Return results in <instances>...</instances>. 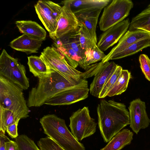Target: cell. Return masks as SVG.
I'll return each mask as SVG.
<instances>
[{"instance_id": "1f68e13d", "label": "cell", "mask_w": 150, "mask_h": 150, "mask_svg": "<svg viewBox=\"0 0 150 150\" xmlns=\"http://www.w3.org/2000/svg\"><path fill=\"white\" fill-rule=\"evenodd\" d=\"M140 67L145 78L150 81V59L146 54H142L139 56Z\"/></svg>"}, {"instance_id": "6da1fadb", "label": "cell", "mask_w": 150, "mask_h": 150, "mask_svg": "<svg viewBox=\"0 0 150 150\" xmlns=\"http://www.w3.org/2000/svg\"><path fill=\"white\" fill-rule=\"evenodd\" d=\"M38 79V85L29 92L27 102L28 107L40 106L52 96L67 89L88 86L86 79H73L52 69Z\"/></svg>"}, {"instance_id": "9a60e30c", "label": "cell", "mask_w": 150, "mask_h": 150, "mask_svg": "<svg viewBox=\"0 0 150 150\" xmlns=\"http://www.w3.org/2000/svg\"><path fill=\"white\" fill-rule=\"evenodd\" d=\"M95 64L92 74L94 77L90 85L89 91L92 95L98 98L106 80L118 65L113 62L103 63L101 61Z\"/></svg>"}, {"instance_id": "d4e9b609", "label": "cell", "mask_w": 150, "mask_h": 150, "mask_svg": "<svg viewBox=\"0 0 150 150\" xmlns=\"http://www.w3.org/2000/svg\"><path fill=\"white\" fill-rule=\"evenodd\" d=\"M106 55L96 45L92 48L85 51L84 58L79 66L85 70L92 64L102 61Z\"/></svg>"}, {"instance_id": "8fae6325", "label": "cell", "mask_w": 150, "mask_h": 150, "mask_svg": "<svg viewBox=\"0 0 150 150\" xmlns=\"http://www.w3.org/2000/svg\"><path fill=\"white\" fill-rule=\"evenodd\" d=\"M62 11L57 22L55 32L49 34L54 41L68 35L78 31L81 25L72 12L67 0L62 1Z\"/></svg>"}, {"instance_id": "cb8c5ba5", "label": "cell", "mask_w": 150, "mask_h": 150, "mask_svg": "<svg viewBox=\"0 0 150 150\" xmlns=\"http://www.w3.org/2000/svg\"><path fill=\"white\" fill-rule=\"evenodd\" d=\"M148 47H150V38L142 40L130 45L114 55L110 60L121 59L134 54Z\"/></svg>"}, {"instance_id": "836d02e7", "label": "cell", "mask_w": 150, "mask_h": 150, "mask_svg": "<svg viewBox=\"0 0 150 150\" xmlns=\"http://www.w3.org/2000/svg\"><path fill=\"white\" fill-rule=\"evenodd\" d=\"M10 140L5 134L0 131V150H6V142Z\"/></svg>"}, {"instance_id": "3957f363", "label": "cell", "mask_w": 150, "mask_h": 150, "mask_svg": "<svg viewBox=\"0 0 150 150\" xmlns=\"http://www.w3.org/2000/svg\"><path fill=\"white\" fill-rule=\"evenodd\" d=\"M40 122L44 134L65 150H86L83 144L78 141L69 130L64 119L49 114L41 118Z\"/></svg>"}, {"instance_id": "484cf974", "label": "cell", "mask_w": 150, "mask_h": 150, "mask_svg": "<svg viewBox=\"0 0 150 150\" xmlns=\"http://www.w3.org/2000/svg\"><path fill=\"white\" fill-rule=\"evenodd\" d=\"M150 23V4L145 9L132 18L128 30H134Z\"/></svg>"}, {"instance_id": "52a82bcc", "label": "cell", "mask_w": 150, "mask_h": 150, "mask_svg": "<svg viewBox=\"0 0 150 150\" xmlns=\"http://www.w3.org/2000/svg\"><path fill=\"white\" fill-rule=\"evenodd\" d=\"M53 45L70 66L76 68L81 65L85 51L80 46L79 31L56 40Z\"/></svg>"}, {"instance_id": "d590c367", "label": "cell", "mask_w": 150, "mask_h": 150, "mask_svg": "<svg viewBox=\"0 0 150 150\" xmlns=\"http://www.w3.org/2000/svg\"><path fill=\"white\" fill-rule=\"evenodd\" d=\"M138 29L142 30L150 33V23Z\"/></svg>"}, {"instance_id": "f546056e", "label": "cell", "mask_w": 150, "mask_h": 150, "mask_svg": "<svg viewBox=\"0 0 150 150\" xmlns=\"http://www.w3.org/2000/svg\"><path fill=\"white\" fill-rule=\"evenodd\" d=\"M40 150H65L50 137L47 136L40 138L37 142Z\"/></svg>"}, {"instance_id": "8992f818", "label": "cell", "mask_w": 150, "mask_h": 150, "mask_svg": "<svg viewBox=\"0 0 150 150\" xmlns=\"http://www.w3.org/2000/svg\"><path fill=\"white\" fill-rule=\"evenodd\" d=\"M134 4L130 0H113L105 7L100 18V29L105 31L122 21L129 14Z\"/></svg>"}, {"instance_id": "277c9868", "label": "cell", "mask_w": 150, "mask_h": 150, "mask_svg": "<svg viewBox=\"0 0 150 150\" xmlns=\"http://www.w3.org/2000/svg\"><path fill=\"white\" fill-rule=\"evenodd\" d=\"M23 90L0 76V106L11 111L20 119L28 117L30 112Z\"/></svg>"}, {"instance_id": "44dd1931", "label": "cell", "mask_w": 150, "mask_h": 150, "mask_svg": "<svg viewBox=\"0 0 150 150\" xmlns=\"http://www.w3.org/2000/svg\"><path fill=\"white\" fill-rule=\"evenodd\" d=\"M133 136V133L130 130L127 129H122L100 150H120L131 143Z\"/></svg>"}, {"instance_id": "d6986e66", "label": "cell", "mask_w": 150, "mask_h": 150, "mask_svg": "<svg viewBox=\"0 0 150 150\" xmlns=\"http://www.w3.org/2000/svg\"><path fill=\"white\" fill-rule=\"evenodd\" d=\"M101 11H97L76 16L81 25L87 31L94 45H96L97 43L96 28Z\"/></svg>"}, {"instance_id": "f1b7e54d", "label": "cell", "mask_w": 150, "mask_h": 150, "mask_svg": "<svg viewBox=\"0 0 150 150\" xmlns=\"http://www.w3.org/2000/svg\"><path fill=\"white\" fill-rule=\"evenodd\" d=\"M19 150H40L34 141L27 135L21 134L15 139Z\"/></svg>"}, {"instance_id": "ac0fdd59", "label": "cell", "mask_w": 150, "mask_h": 150, "mask_svg": "<svg viewBox=\"0 0 150 150\" xmlns=\"http://www.w3.org/2000/svg\"><path fill=\"white\" fill-rule=\"evenodd\" d=\"M42 42L23 34L11 41L9 45L16 50L29 54L38 52Z\"/></svg>"}, {"instance_id": "4316f807", "label": "cell", "mask_w": 150, "mask_h": 150, "mask_svg": "<svg viewBox=\"0 0 150 150\" xmlns=\"http://www.w3.org/2000/svg\"><path fill=\"white\" fill-rule=\"evenodd\" d=\"M20 120L11 111L0 106V131L5 134L8 126Z\"/></svg>"}, {"instance_id": "e0dca14e", "label": "cell", "mask_w": 150, "mask_h": 150, "mask_svg": "<svg viewBox=\"0 0 150 150\" xmlns=\"http://www.w3.org/2000/svg\"><path fill=\"white\" fill-rule=\"evenodd\" d=\"M72 12L77 16L80 14L102 10L110 0H67Z\"/></svg>"}, {"instance_id": "5bb4252c", "label": "cell", "mask_w": 150, "mask_h": 150, "mask_svg": "<svg viewBox=\"0 0 150 150\" xmlns=\"http://www.w3.org/2000/svg\"><path fill=\"white\" fill-rule=\"evenodd\" d=\"M130 23L129 19L127 18L104 31L99 38L98 47L103 51L117 43L127 31Z\"/></svg>"}, {"instance_id": "83f0119b", "label": "cell", "mask_w": 150, "mask_h": 150, "mask_svg": "<svg viewBox=\"0 0 150 150\" xmlns=\"http://www.w3.org/2000/svg\"><path fill=\"white\" fill-rule=\"evenodd\" d=\"M122 67L117 65V67L111 72L100 92L98 98H103L107 96V95L111 90L120 75Z\"/></svg>"}, {"instance_id": "5b68a950", "label": "cell", "mask_w": 150, "mask_h": 150, "mask_svg": "<svg viewBox=\"0 0 150 150\" xmlns=\"http://www.w3.org/2000/svg\"><path fill=\"white\" fill-rule=\"evenodd\" d=\"M0 76L23 90L27 89L29 87V79L26 75L25 67L17 58L8 54L4 49L0 56Z\"/></svg>"}, {"instance_id": "7402d4cb", "label": "cell", "mask_w": 150, "mask_h": 150, "mask_svg": "<svg viewBox=\"0 0 150 150\" xmlns=\"http://www.w3.org/2000/svg\"><path fill=\"white\" fill-rule=\"evenodd\" d=\"M28 58L29 71L35 77L38 78L42 77L50 71V69L40 57L31 55L28 57Z\"/></svg>"}, {"instance_id": "ba28073f", "label": "cell", "mask_w": 150, "mask_h": 150, "mask_svg": "<svg viewBox=\"0 0 150 150\" xmlns=\"http://www.w3.org/2000/svg\"><path fill=\"white\" fill-rule=\"evenodd\" d=\"M40 57L49 69L73 79L79 80L83 78V73L70 66L55 47L53 46L46 47L41 52Z\"/></svg>"}, {"instance_id": "7c38bea8", "label": "cell", "mask_w": 150, "mask_h": 150, "mask_svg": "<svg viewBox=\"0 0 150 150\" xmlns=\"http://www.w3.org/2000/svg\"><path fill=\"white\" fill-rule=\"evenodd\" d=\"M129 127L137 134L139 131L147 127L150 123L146 110L145 103L139 98L131 101L128 107Z\"/></svg>"}, {"instance_id": "2e32d148", "label": "cell", "mask_w": 150, "mask_h": 150, "mask_svg": "<svg viewBox=\"0 0 150 150\" xmlns=\"http://www.w3.org/2000/svg\"><path fill=\"white\" fill-rule=\"evenodd\" d=\"M150 38V33L141 29L128 30L118 41V44L102 60V63L109 62L110 58L130 45L141 40Z\"/></svg>"}, {"instance_id": "30bf717a", "label": "cell", "mask_w": 150, "mask_h": 150, "mask_svg": "<svg viewBox=\"0 0 150 150\" xmlns=\"http://www.w3.org/2000/svg\"><path fill=\"white\" fill-rule=\"evenodd\" d=\"M38 16L49 34L55 32L62 7L50 1L39 0L35 5Z\"/></svg>"}, {"instance_id": "9c48e42d", "label": "cell", "mask_w": 150, "mask_h": 150, "mask_svg": "<svg viewBox=\"0 0 150 150\" xmlns=\"http://www.w3.org/2000/svg\"><path fill=\"white\" fill-rule=\"evenodd\" d=\"M71 132L78 141L93 134L97 123L90 115L88 107L85 106L73 112L69 118Z\"/></svg>"}, {"instance_id": "7a4b0ae2", "label": "cell", "mask_w": 150, "mask_h": 150, "mask_svg": "<svg viewBox=\"0 0 150 150\" xmlns=\"http://www.w3.org/2000/svg\"><path fill=\"white\" fill-rule=\"evenodd\" d=\"M97 111L98 128L106 143L130 124L129 112L124 103L112 100H102Z\"/></svg>"}, {"instance_id": "d6a6232c", "label": "cell", "mask_w": 150, "mask_h": 150, "mask_svg": "<svg viewBox=\"0 0 150 150\" xmlns=\"http://www.w3.org/2000/svg\"><path fill=\"white\" fill-rule=\"evenodd\" d=\"M20 120H18L15 123L8 126L6 129V132L8 135L12 139H16L19 136L18 133V125Z\"/></svg>"}, {"instance_id": "603a6c76", "label": "cell", "mask_w": 150, "mask_h": 150, "mask_svg": "<svg viewBox=\"0 0 150 150\" xmlns=\"http://www.w3.org/2000/svg\"><path fill=\"white\" fill-rule=\"evenodd\" d=\"M132 76L127 70L122 69L115 83L108 93L107 96L111 97L121 94L127 89Z\"/></svg>"}, {"instance_id": "e575fe53", "label": "cell", "mask_w": 150, "mask_h": 150, "mask_svg": "<svg viewBox=\"0 0 150 150\" xmlns=\"http://www.w3.org/2000/svg\"><path fill=\"white\" fill-rule=\"evenodd\" d=\"M6 150H19L17 144L15 141L10 140L6 143Z\"/></svg>"}, {"instance_id": "4fadbf2b", "label": "cell", "mask_w": 150, "mask_h": 150, "mask_svg": "<svg viewBox=\"0 0 150 150\" xmlns=\"http://www.w3.org/2000/svg\"><path fill=\"white\" fill-rule=\"evenodd\" d=\"M89 91L88 86L71 88L52 96L44 104L54 106L71 105L86 98Z\"/></svg>"}, {"instance_id": "ffe728a7", "label": "cell", "mask_w": 150, "mask_h": 150, "mask_svg": "<svg viewBox=\"0 0 150 150\" xmlns=\"http://www.w3.org/2000/svg\"><path fill=\"white\" fill-rule=\"evenodd\" d=\"M15 23L21 33L42 41L45 39L46 31L36 22L32 21H16Z\"/></svg>"}, {"instance_id": "4dcf8cb0", "label": "cell", "mask_w": 150, "mask_h": 150, "mask_svg": "<svg viewBox=\"0 0 150 150\" xmlns=\"http://www.w3.org/2000/svg\"><path fill=\"white\" fill-rule=\"evenodd\" d=\"M79 40L81 48L85 51L92 48L96 45H94L87 31L82 26L79 30Z\"/></svg>"}]
</instances>
